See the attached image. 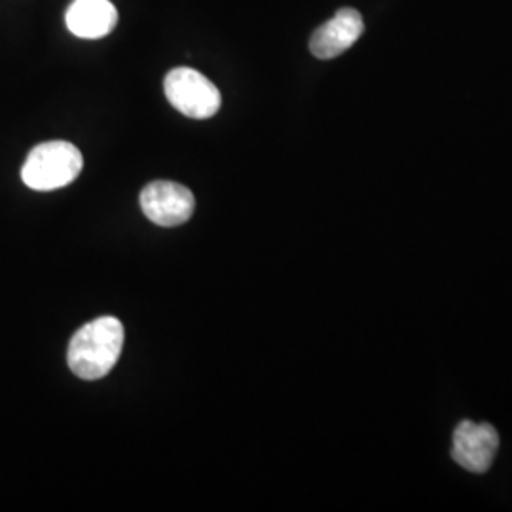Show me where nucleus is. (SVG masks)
I'll return each instance as SVG.
<instances>
[{
  "label": "nucleus",
  "mask_w": 512,
  "mask_h": 512,
  "mask_svg": "<svg viewBox=\"0 0 512 512\" xmlns=\"http://www.w3.org/2000/svg\"><path fill=\"white\" fill-rule=\"evenodd\" d=\"M122 348V323L114 317H99L74 332L67 351V363L74 376L95 382L105 378L118 363Z\"/></svg>",
  "instance_id": "obj_1"
},
{
  "label": "nucleus",
  "mask_w": 512,
  "mask_h": 512,
  "mask_svg": "<svg viewBox=\"0 0 512 512\" xmlns=\"http://www.w3.org/2000/svg\"><path fill=\"white\" fill-rule=\"evenodd\" d=\"M82 167V152L73 143L48 141L29 152L21 167V179L31 190L52 192L74 183Z\"/></svg>",
  "instance_id": "obj_2"
},
{
  "label": "nucleus",
  "mask_w": 512,
  "mask_h": 512,
  "mask_svg": "<svg viewBox=\"0 0 512 512\" xmlns=\"http://www.w3.org/2000/svg\"><path fill=\"white\" fill-rule=\"evenodd\" d=\"M164 90L171 107L194 120L215 116L222 105L219 88L207 76L190 67L169 71L165 76Z\"/></svg>",
  "instance_id": "obj_3"
},
{
  "label": "nucleus",
  "mask_w": 512,
  "mask_h": 512,
  "mask_svg": "<svg viewBox=\"0 0 512 512\" xmlns=\"http://www.w3.org/2000/svg\"><path fill=\"white\" fill-rule=\"evenodd\" d=\"M194 194L179 183L154 181L141 192V209L150 222L162 228H175L192 219Z\"/></svg>",
  "instance_id": "obj_4"
},
{
  "label": "nucleus",
  "mask_w": 512,
  "mask_h": 512,
  "mask_svg": "<svg viewBox=\"0 0 512 512\" xmlns=\"http://www.w3.org/2000/svg\"><path fill=\"white\" fill-rule=\"evenodd\" d=\"M499 450V435L490 423L461 421L454 431L452 458L463 469L482 475L486 473Z\"/></svg>",
  "instance_id": "obj_5"
},
{
  "label": "nucleus",
  "mask_w": 512,
  "mask_h": 512,
  "mask_svg": "<svg viewBox=\"0 0 512 512\" xmlns=\"http://www.w3.org/2000/svg\"><path fill=\"white\" fill-rule=\"evenodd\" d=\"M365 31V23L357 10L344 8L323 23L310 40V52L317 59H332L349 50Z\"/></svg>",
  "instance_id": "obj_6"
},
{
  "label": "nucleus",
  "mask_w": 512,
  "mask_h": 512,
  "mask_svg": "<svg viewBox=\"0 0 512 512\" xmlns=\"http://www.w3.org/2000/svg\"><path fill=\"white\" fill-rule=\"evenodd\" d=\"M65 23L74 37L97 40L114 31L118 10L110 0H74L65 14Z\"/></svg>",
  "instance_id": "obj_7"
}]
</instances>
